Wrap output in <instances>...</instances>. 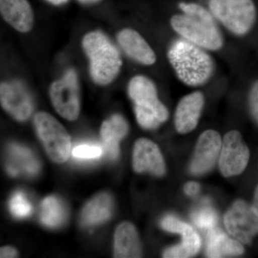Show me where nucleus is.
<instances>
[{
  "label": "nucleus",
  "mask_w": 258,
  "mask_h": 258,
  "mask_svg": "<svg viewBox=\"0 0 258 258\" xmlns=\"http://www.w3.org/2000/svg\"><path fill=\"white\" fill-rule=\"evenodd\" d=\"M183 14L171 19V25L184 40L209 50H218L223 45L222 34L212 13L201 5L181 3Z\"/></svg>",
  "instance_id": "obj_1"
},
{
  "label": "nucleus",
  "mask_w": 258,
  "mask_h": 258,
  "mask_svg": "<svg viewBox=\"0 0 258 258\" xmlns=\"http://www.w3.org/2000/svg\"><path fill=\"white\" fill-rule=\"evenodd\" d=\"M203 47L181 39L172 43L168 58L178 79L190 86H201L208 82L214 72L211 56Z\"/></svg>",
  "instance_id": "obj_2"
},
{
  "label": "nucleus",
  "mask_w": 258,
  "mask_h": 258,
  "mask_svg": "<svg viewBox=\"0 0 258 258\" xmlns=\"http://www.w3.org/2000/svg\"><path fill=\"white\" fill-rule=\"evenodd\" d=\"M83 47L90 60V73L93 81L100 85L111 83L121 68L119 51L100 31L91 32L85 35Z\"/></svg>",
  "instance_id": "obj_3"
},
{
  "label": "nucleus",
  "mask_w": 258,
  "mask_h": 258,
  "mask_svg": "<svg viewBox=\"0 0 258 258\" xmlns=\"http://www.w3.org/2000/svg\"><path fill=\"white\" fill-rule=\"evenodd\" d=\"M128 91L141 126L156 128L167 120L169 112L159 101L157 88L150 79L143 76H135L129 82Z\"/></svg>",
  "instance_id": "obj_4"
},
{
  "label": "nucleus",
  "mask_w": 258,
  "mask_h": 258,
  "mask_svg": "<svg viewBox=\"0 0 258 258\" xmlns=\"http://www.w3.org/2000/svg\"><path fill=\"white\" fill-rule=\"evenodd\" d=\"M209 6L214 18L237 35L247 33L255 21L252 0H210Z\"/></svg>",
  "instance_id": "obj_5"
},
{
  "label": "nucleus",
  "mask_w": 258,
  "mask_h": 258,
  "mask_svg": "<svg viewBox=\"0 0 258 258\" xmlns=\"http://www.w3.org/2000/svg\"><path fill=\"white\" fill-rule=\"evenodd\" d=\"M34 124L48 157L56 163L69 159L71 152V137L60 122L45 112L34 118Z\"/></svg>",
  "instance_id": "obj_6"
},
{
  "label": "nucleus",
  "mask_w": 258,
  "mask_h": 258,
  "mask_svg": "<svg viewBox=\"0 0 258 258\" xmlns=\"http://www.w3.org/2000/svg\"><path fill=\"white\" fill-rule=\"evenodd\" d=\"M51 101L59 115L69 120L77 119L81 111V98L77 75L74 70L55 81L50 88Z\"/></svg>",
  "instance_id": "obj_7"
},
{
  "label": "nucleus",
  "mask_w": 258,
  "mask_h": 258,
  "mask_svg": "<svg viewBox=\"0 0 258 258\" xmlns=\"http://www.w3.org/2000/svg\"><path fill=\"white\" fill-rule=\"evenodd\" d=\"M224 223L229 233L241 243L250 244L258 235V215L243 200H237L229 209Z\"/></svg>",
  "instance_id": "obj_8"
},
{
  "label": "nucleus",
  "mask_w": 258,
  "mask_h": 258,
  "mask_svg": "<svg viewBox=\"0 0 258 258\" xmlns=\"http://www.w3.org/2000/svg\"><path fill=\"white\" fill-rule=\"evenodd\" d=\"M250 153L242 135L237 131L226 134L222 141L219 166L222 175L229 177L241 174L247 167Z\"/></svg>",
  "instance_id": "obj_9"
},
{
  "label": "nucleus",
  "mask_w": 258,
  "mask_h": 258,
  "mask_svg": "<svg viewBox=\"0 0 258 258\" xmlns=\"http://www.w3.org/2000/svg\"><path fill=\"white\" fill-rule=\"evenodd\" d=\"M222 145L221 137L217 132L208 130L203 132L198 139L190 164L191 174L199 175L212 169L220 156Z\"/></svg>",
  "instance_id": "obj_10"
},
{
  "label": "nucleus",
  "mask_w": 258,
  "mask_h": 258,
  "mask_svg": "<svg viewBox=\"0 0 258 258\" xmlns=\"http://www.w3.org/2000/svg\"><path fill=\"white\" fill-rule=\"evenodd\" d=\"M0 101L5 111L20 121L30 118L33 111L30 93L21 83L17 81L1 83Z\"/></svg>",
  "instance_id": "obj_11"
},
{
  "label": "nucleus",
  "mask_w": 258,
  "mask_h": 258,
  "mask_svg": "<svg viewBox=\"0 0 258 258\" xmlns=\"http://www.w3.org/2000/svg\"><path fill=\"white\" fill-rule=\"evenodd\" d=\"M133 167L137 173L149 171L162 176L165 173V164L157 144L149 139H139L134 146Z\"/></svg>",
  "instance_id": "obj_12"
},
{
  "label": "nucleus",
  "mask_w": 258,
  "mask_h": 258,
  "mask_svg": "<svg viewBox=\"0 0 258 258\" xmlns=\"http://www.w3.org/2000/svg\"><path fill=\"white\" fill-rule=\"evenodd\" d=\"M205 105L203 93L196 91L183 97L176 107L174 123L180 134H187L196 128Z\"/></svg>",
  "instance_id": "obj_13"
},
{
  "label": "nucleus",
  "mask_w": 258,
  "mask_h": 258,
  "mask_svg": "<svg viewBox=\"0 0 258 258\" xmlns=\"http://www.w3.org/2000/svg\"><path fill=\"white\" fill-rule=\"evenodd\" d=\"M117 38L120 47L131 58L146 66L155 63V52L138 32L124 29L118 33Z\"/></svg>",
  "instance_id": "obj_14"
},
{
  "label": "nucleus",
  "mask_w": 258,
  "mask_h": 258,
  "mask_svg": "<svg viewBox=\"0 0 258 258\" xmlns=\"http://www.w3.org/2000/svg\"><path fill=\"white\" fill-rule=\"evenodd\" d=\"M0 11L5 21L19 32H29L33 26V12L28 0H0Z\"/></svg>",
  "instance_id": "obj_15"
},
{
  "label": "nucleus",
  "mask_w": 258,
  "mask_h": 258,
  "mask_svg": "<svg viewBox=\"0 0 258 258\" xmlns=\"http://www.w3.org/2000/svg\"><path fill=\"white\" fill-rule=\"evenodd\" d=\"M142 257L140 241L135 227L129 222H123L117 227L114 235V257Z\"/></svg>",
  "instance_id": "obj_16"
},
{
  "label": "nucleus",
  "mask_w": 258,
  "mask_h": 258,
  "mask_svg": "<svg viewBox=\"0 0 258 258\" xmlns=\"http://www.w3.org/2000/svg\"><path fill=\"white\" fill-rule=\"evenodd\" d=\"M128 132V125L120 115L115 114L102 124L101 137L107 155L116 159L119 154V142Z\"/></svg>",
  "instance_id": "obj_17"
},
{
  "label": "nucleus",
  "mask_w": 258,
  "mask_h": 258,
  "mask_svg": "<svg viewBox=\"0 0 258 258\" xmlns=\"http://www.w3.org/2000/svg\"><path fill=\"white\" fill-rule=\"evenodd\" d=\"M243 246L238 240H233L220 229H210L207 237L206 254L208 257H227L240 255Z\"/></svg>",
  "instance_id": "obj_18"
},
{
  "label": "nucleus",
  "mask_w": 258,
  "mask_h": 258,
  "mask_svg": "<svg viewBox=\"0 0 258 258\" xmlns=\"http://www.w3.org/2000/svg\"><path fill=\"white\" fill-rule=\"evenodd\" d=\"M113 203L111 197L106 193L100 194L86 205L82 213L85 226L98 225L106 221L111 215Z\"/></svg>",
  "instance_id": "obj_19"
},
{
  "label": "nucleus",
  "mask_w": 258,
  "mask_h": 258,
  "mask_svg": "<svg viewBox=\"0 0 258 258\" xmlns=\"http://www.w3.org/2000/svg\"><path fill=\"white\" fill-rule=\"evenodd\" d=\"M182 235V242L166 249L163 257L166 258H186L198 254L201 246L200 236L189 227Z\"/></svg>",
  "instance_id": "obj_20"
},
{
  "label": "nucleus",
  "mask_w": 258,
  "mask_h": 258,
  "mask_svg": "<svg viewBox=\"0 0 258 258\" xmlns=\"http://www.w3.org/2000/svg\"><path fill=\"white\" fill-rule=\"evenodd\" d=\"M66 210L63 203L55 197H48L42 201L40 219L44 225L56 227L66 220Z\"/></svg>",
  "instance_id": "obj_21"
},
{
  "label": "nucleus",
  "mask_w": 258,
  "mask_h": 258,
  "mask_svg": "<svg viewBox=\"0 0 258 258\" xmlns=\"http://www.w3.org/2000/svg\"><path fill=\"white\" fill-rule=\"evenodd\" d=\"M12 156L22 164L24 170L28 174H35L40 169L38 162L32 157L31 152L27 148L13 144L10 146Z\"/></svg>",
  "instance_id": "obj_22"
},
{
  "label": "nucleus",
  "mask_w": 258,
  "mask_h": 258,
  "mask_svg": "<svg viewBox=\"0 0 258 258\" xmlns=\"http://www.w3.org/2000/svg\"><path fill=\"white\" fill-rule=\"evenodd\" d=\"M191 218L195 225L199 228L208 230L215 228L218 221L216 212L212 209L208 208L200 209L194 212Z\"/></svg>",
  "instance_id": "obj_23"
},
{
  "label": "nucleus",
  "mask_w": 258,
  "mask_h": 258,
  "mask_svg": "<svg viewBox=\"0 0 258 258\" xmlns=\"http://www.w3.org/2000/svg\"><path fill=\"white\" fill-rule=\"evenodd\" d=\"M10 212L15 217L24 218L29 216L32 212L31 204L21 191H17L10 201Z\"/></svg>",
  "instance_id": "obj_24"
},
{
  "label": "nucleus",
  "mask_w": 258,
  "mask_h": 258,
  "mask_svg": "<svg viewBox=\"0 0 258 258\" xmlns=\"http://www.w3.org/2000/svg\"><path fill=\"white\" fill-rule=\"evenodd\" d=\"M103 153V149L95 144H81L75 147L72 151L73 156L75 158L83 160L98 159Z\"/></svg>",
  "instance_id": "obj_25"
},
{
  "label": "nucleus",
  "mask_w": 258,
  "mask_h": 258,
  "mask_svg": "<svg viewBox=\"0 0 258 258\" xmlns=\"http://www.w3.org/2000/svg\"><path fill=\"white\" fill-rule=\"evenodd\" d=\"M161 227L164 230L168 232H173V233L183 234L191 227L187 223L181 221L179 219L174 216L166 217L161 222Z\"/></svg>",
  "instance_id": "obj_26"
},
{
  "label": "nucleus",
  "mask_w": 258,
  "mask_h": 258,
  "mask_svg": "<svg viewBox=\"0 0 258 258\" xmlns=\"http://www.w3.org/2000/svg\"><path fill=\"white\" fill-rule=\"evenodd\" d=\"M249 107L251 115L258 125V81L251 88L249 95Z\"/></svg>",
  "instance_id": "obj_27"
},
{
  "label": "nucleus",
  "mask_w": 258,
  "mask_h": 258,
  "mask_svg": "<svg viewBox=\"0 0 258 258\" xmlns=\"http://www.w3.org/2000/svg\"><path fill=\"white\" fill-rule=\"evenodd\" d=\"M200 184H199L198 183L194 182V181L187 183V184L184 186V192L186 193V195H188V196H195V195H198V194L200 192Z\"/></svg>",
  "instance_id": "obj_28"
},
{
  "label": "nucleus",
  "mask_w": 258,
  "mask_h": 258,
  "mask_svg": "<svg viewBox=\"0 0 258 258\" xmlns=\"http://www.w3.org/2000/svg\"><path fill=\"white\" fill-rule=\"evenodd\" d=\"M18 253L16 249L13 247L6 246L1 247L0 249V257L1 258H13L18 257Z\"/></svg>",
  "instance_id": "obj_29"
},
{
  "label": "nucleus",
  "mask_w": 258,
  "mask_h": 258,
  "mask_svg": "<svg viewBox=\"0 0 258 258\" xmlns=\"http://www.w3.org/2000/svg\"><path fill=\"white\" fill-rule=\"evenodd\" d=\"M251 207H252L254 213L258 215V186L256 188L255 191H254L253 203H252Z\"/></svg>",
  "instance_id": "obj_30"
},
{
  "label": "nucleus",
  "mask_w": 258,
  "mask_h": 258,
  "mask_svg": "<svg viewBox=\"0 0 258 258\" xmlns=\"http://www.w3.org/2000/svg\"><path fill=\"white\" fill-rule=\"evenodd\" d=\"M49 3H52V4L55 5H60L64 4V3H67L68 0H47Z\"/></svg>",
  "instance_id": "obj_31"
},
{
  "label": "nucleus",
  "mask_w": 258,
  "mask_h": 258,
  "mask_svg": "<svg viewBox=\"0 0 258 258\" xmlns=\"http://www.w3.org/2000/svg\"><path fill=\"white\" fill-rule=\"evenodd\" d=\"M79 1L83 4H94V3L99 2L100 0H79Z\"/></svg>",
  "instance_id": "obj_32"
}]
</instances>
